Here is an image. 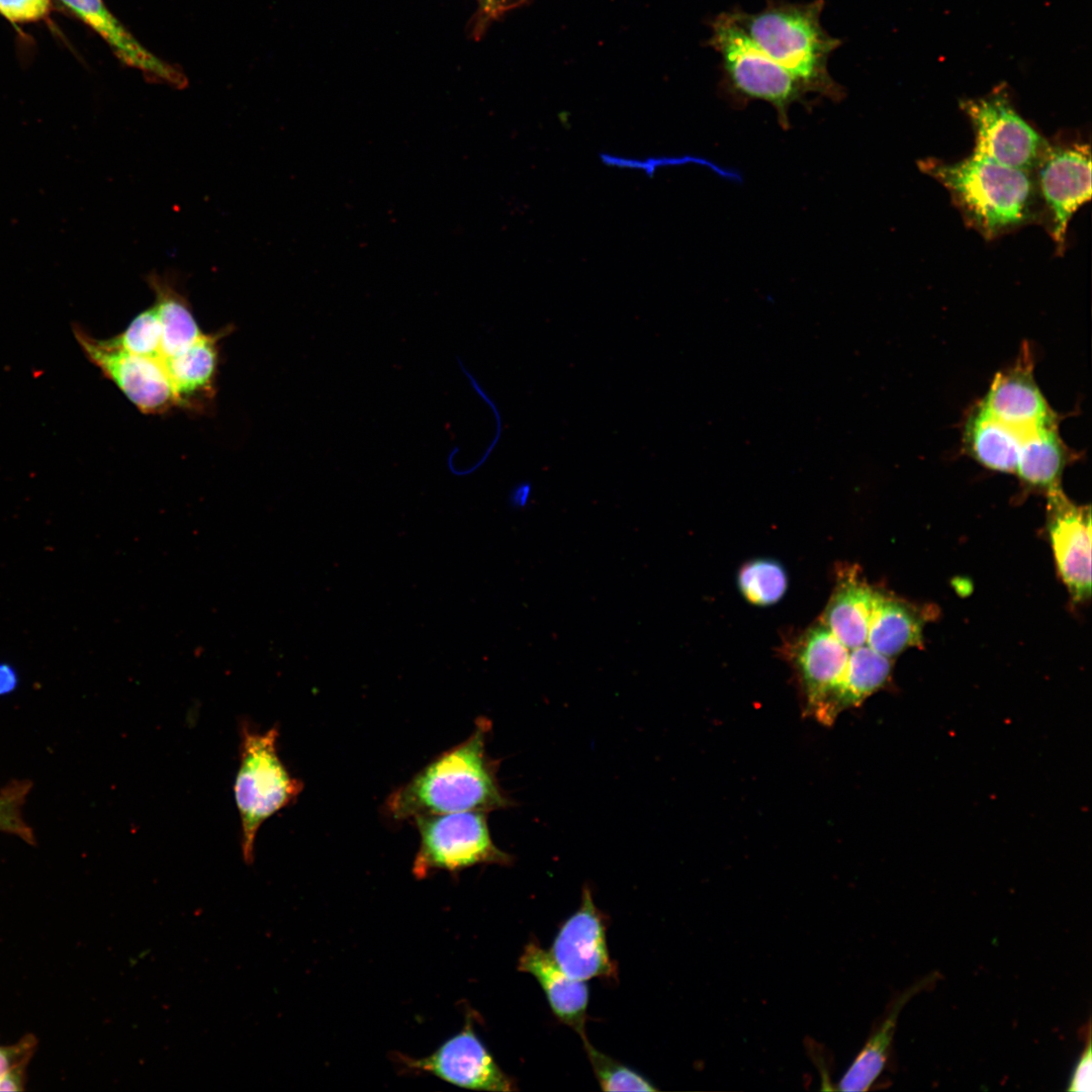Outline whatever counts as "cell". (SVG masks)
Returning <instances> with one entry per match:
<instances>
[{"label":"cell","instance_id":"9","mask_svg":"<svg viewBox=\"0 0 1092 1092\" xmlns=\"http://www.w3.org/2000/svg\"><path fill=\"white\" fill-rule=\"evenodd\" d=\"M75 336L84 354L102 374L146 415L164 414L178 402L162 364L132 354L109 339L97 340L82 330Z\"/></svg>","mask_w":1092,"mask_h":1092},{"label":"cell","instance_id":"32","mask_svg":"<svg viewBox=\"0 0 1092 1092\" xmlns=\"http://www.w3.org/2000/svg\"><path fill=\"white\" fill-rule=\"evenodd\" d=\"M519 1L520 0H484V2L486 3V7L491 9H496V5H499V7L502 8V6L506 5V3L508 2L509 5H511L512 3H519Z\"/></svg>","mask_w":1092,"mask_h":1092},{"label":"cell","instance_id":"22","mask_svg":"<svg viewBox=\"0 0 1092 1092\" xmlns=\"http://www.w3.org/2000/svg\"><path fill=\"white\" fill-rule=\"evenodd\" d=\"M922 626V619L911 607L880 592L871 622L870 644L892 659L907 648L921 645Z\"/></svg>","mask_w":1092,"mask_h":1092},{"label":"cell","instance_id":"6","mask_svg":"<svg viewBox=\"0 0 1092 1092\" xmlns=\"http://www.w3.org/2000/svg\"><path fill=\"white\" fill-rule=\"evenodd\" d=\"M240 731L234 795L241 822L243 859L252 864L260 827L297 798L302 784L290 775L279 757L276 727L260 732L243 723Z\"/></svg>","mask_w":1092,"mask_h":1092},{"label":"cell","instance_id":"2","mask_svg":"<svg viewBox=\"0 0 1092 1092\" xmlns=\"http://www.w3.org/2000/svg\"><path fill=\"white\" fill-rule=\"evenodd\" d=\"M490 727L488 720L479 719L465 741L439 755L396 789L386 802L390 817L404 820L510 807L512 800L497 780L496 761L485 750Z\"/></svg>","mask_w":1092,"mask_h":1092},{"label":"cell","instance_id":"14","mask_svg":"<svg viewBox=\"0 0 1092 1092\" xmlns=\"http://www.w3.org/2000/svg\"><path fill=\"white\" fill-rule=\"evenodd\" d=\"M75 16L98 33L124 65L139 70L147 80L182 89L187 78L178 67L144 47L108 10L103 0H59Z\"/></svg>","mask_w":1092,"mask_h":1092},{"label":"cell","instance_id":"4","mask_svg":"<svg viewBox=\"0 0 1092 1092\" xmlns=\"http://www.w3.org/2000/svg\"><path fill=\"white\" fill-rule=\"evenodd\" d=\"M921 168L948 190L966 220L987 238L1019 226L1033 215L1036 185L1030 171L974 152L960 162H923Z\"/></svg>","mask_w":1092,"mask_h":1092},{"label":"cell","instance_id":"19","mask_svg":"<svg viewBox=\"0 0 1092 1092\" xmlns=\"http://www.w3.org/2000/svg\"><path fill=\"white\" fill-rule=\"evenodd\" d=\"M153 291L156 311L161 328L160 362L189 347L201 337L200 330L186 296L168 275L153 271L146 276Z\"/></svg>","mask_w":1092,"mask_h":1092},{"label":"cell","instance_id":"15","mask_svg":"<svg viewBox=\"0 0 1092 1092\" xmlns=\"http://www.w3.org/2000/svg\"><path fill=\"white\" fill-rule=\"evenodd\" d=\"M998 373L980 406L996 420L1022 431L1055 425L1054 414L1037 387L1029 356Z\"/></svg>","mask_w":1092,"mask_h":1092},{"label":"cell","instance_id":"5","mask_svg":"<svg viewBox=\"0 0 1092 1092\" xmlns=\"http://www.w3.org/2000/svg\"><path fill=\"white\" fill-rule=\"evenodd\" d=\"M710 26L709 44L720 57L721 88L729 100L736 106L753 100L767 102L782 128L789 129L791 105L808 104L803 86L754 43L731 11L718 14Z\"/></svg>","mask_w":1092,"mask_h":1092},{"label":"cell","instance_id":"25","mask_svg":"<svg viewBox=\"0 0 1092 1092\" xmlns=\"http://www.w3.org/2000/svg\"><path fill=\"white\" fill-rule=\"evenodd\" d=\"M109 340L132 354L160 362L161 328L153 305L135 315L121 334Z\"/></svg>","mask_w":1092,"mask_h":1092},{"label":"cell","instance_id":"31","mask_svg":"<svg viewBox=\"0 0 1092 1092\" xmlns=\"http://www.w3.org/2000/svg\"><path fill=\"white\" fill-rule=\"evenodd\" d=\"M17 674L7 663H0V696L10 694L17 686Z\"/></svg>","mask_w":1092,"mask_h":1092},{"label":"cell","instance_id":"29","mask_svg":"<svg viewBox=\"0 0 1092 1092\" xmlns=\"http://www.w3.org/2000/svg\"><path fill=\"white\" fill-rule=\"evenodd\" d=\"M1090 1027H1091L1090 1026V1021H1088L1087 1026L1085 1027V1031H1086L1085 1032V1038H1086L1085 1046H1084V1049H1083V1051L1081 1053V1056L1079 1057V1060H1078V1062H1077V1064H1076V1066L1074 1068V1071H1073V1073L1071 1075V1079L1069 1081V1087L1067 1088L1068 1091H1076V1092H1090L1091 1091V1084H1092V1081H1091V1068H1092L1091 1054H1092V1052H1091V1028Z\"/></svg>","mask_w":1092,"mask_h":1092},{"label":"cell","instance_id":"30","mask_svg":"<svg viewBox=\"0 0 1092 1092\" xmlns=\"http://www.w3.org/2000/svg\"><path fill=\"white\" fill-rule=\"evenodd\" d=\"M532 486L531 483L524 481L515 485L509 494L510 506L514 509H524L528 506L531 498Z\"/></svg>","mask_w":1092,"mask_h":1092},{"label":"cell","instance_id":"17","mask_svg":"<svg viewBox=\"0 0 1092 1092\" xmlns=\"http://www.w3.org/2000/svg\"><path fill=\"white\" fill-rule=\"evenodd\" d=\"M518 969L537 980L558 1020L575 1030L582 1040L586 1039L588 991L585 982L568 976L536 940L524 947Z\"/></svg>","mask_w":1092,"mask_h":1092},{"label":"cell","instance_id":"1","mask_svg":"<svg viewBox=\"0 0 1092 1092\" xmlns=\"http://www.w3.org/2000/svg\"><path fill=\"white\" fill-rule=\"evenodd\" d=\"M823 612L783 647L798 684L805 717L831 726L853 708V687L861 665L877 651L869 635L880 590L856 566L841 565Z\"/></svg>","mask_w":1092,"mask_h":1092},{"label":"cell","instance_id":"26","mask_svg":"<svg viewBox=\"0 0 1092 1092\" xmlns=\"http://www.w3.org/2000/svg\"><path fill=\"white\" fill-rule=\"evenodd\" d=\"M30 785L14 782L0 793V830L13 833L27 842H33V834L21 818L20 809Z\"/></svg>","mask_w":1092,"mask_h":1092},{"label":"cell","instance_id":"12","mask_svg":"<svg viewBox=\"0 0 1092 1092\" xmlns=\"http://www.w3.org/2000/svg\"><path fill=\"white\" fill-rule=\"evenodd\" d=\"M1046 493L1056 565L1073 601L1083 603L1091 597V511L1071 502L1060 486Z\"/></svg>","mask_w":1092,"mask_h":1092},{"label":"cell","instance_id":"10","mask_svg":"<svg viewBox=\"0 0 1092 1092\" xmlns=\"http://www.w3.org/2000/svg\"><path fill=\"white\" fill-rule=\"evenodd\" d=\"M403 1070L430 1074L459 1087L485 1091H516V1083L495 1063L474 1032L471 1018L458 1033L425 1058L394 1053Z\"/></svg>","mask_w":1092,"mask_h":1092},{"label":"cell","instance_id":"8","mask_svg":"<svg viewBox=\"0 0 1092 1092\" xmlns=\"http://www.w3.org/2000/svg\"><path fill=\"white\" fill-rule=\"evenodd\" d=\"M975 132L974 153L999 164L1032 171L1048 142L1015 110L1005 90L962 103Z\"/></svg>","mask_w":1092,"mask_h":1092},{"label":"cell","instance_id":"3","mask_svg":"<svg viewBox=\"0 0 1092 1092\" xmlns=\"http://www.w3.org/2000/svg\"><path fill=\"white\" fill-rule=\"evenodd\" d=\"M824 5V0H766L758 12L734 8L731 13L754 43L793 75L807 94L838 102L844 97V89L831 77L828 61L841 39L822 26Z\"/></svg>","mask_w":1092,"mask_h":1092},{"label":"cell","instance_id":"21","mask_svg":"<svg viewBox=\"0 0 1092 1092\" xmlns=\"http://www.w3.org/2000/svg\"><path fill=\"white\" fill-rule=\"evenodd\" d=\"M1067 455L1055 425L1030 430L1022 439L1015 473L1027 485L1049 491L1060 486Z\"/></svg>","mask_w":1092,"mask_h":1092},{"label":"cell","instance_id":"18","mask_svg":"<svg viewBox=\"0 0 1092 1092\" xmlns=\"http://www.w3.org/2000/svg\"><path fill=\"white\" fill-rule=\"evenodd\" d=\"M940 975L932 972L896 995L880 1023L854 1058L837 1089L844 1092L867 1091L879 1079L890 1058L891 1046L902 1009L919 993L934 987Z\"/></svg>","mask_w":1092,"mask_h":1092},{"label":"cell","instance_id":"28","mask_svg":"<svg viewBox=\"0 0 1092 1092\" xmlns=\"http://www.w3.org/2000/svg\"><path fill=\"white\" fill-rule=\"evenodd\" d=\"M34 1044L33 1037L27 1036L17 1044L0 1045V1081L14 1070L24 1069Z\"/></svg>","mask_w":1092,"mask_h":1092},{"label":"cell","instance_id":"24","mask_svg":"<svg viewBox=\"0 0 1092 1092\" xmlns=\"http://www.w3.org/2000/svg\"><path fill=\"white\" fill-rule=\"evenodd\" d=\"M593 1071L604 1091H656L643 1076L598 1051L588 1039L582 1040Z\"/></svg>","mask_w":1092,"mask_h":1092},{"label":"cell","instance_id":"27","mask_svg":"<svg viewBox=\"0 0 1092 1092\" xmlns=\"http://www.w3.org/2000/svg\"><path fill=\"white\" fill-rule=\"evenodd\" d=\"M50 8L51 0H0V14L16 23L37 21Z\"/></svg>","mask_w":1092,"mask_h":1092},{"label":"cell","instance_id":"13","mask_svg":"<svg viewBox=\"0 0 1092 1092\" xmlns=\"http://www.w3.org/2000/svg\"><path fill=\"white\" fill-rule=\"evenodd\" d=\"M606 931V919L590 890L584 888L579 908L561 925L549 952L573 979H616L617 967L608 950Z\"/></svg>","mask_w":1092,"mask_h":1092},{"label":"cell","instance_id":"16","mask_svg":"<svg viewBox=\"0 0 1092 1092\" xmlns=\"http://www.w3.org/2000/svg\"><path fill=\"white\" fill-rule=\"evenodd\" d=\"M230 330L203 333L185 350L161 361L176 396L178 407L202 411L215 392L219 341Z\"/></svg>","mask_w":1092,"mask_h":1092},{"label":"cell","instance_id":"11","mask_svg":"<svg viewBox=\"0 0 1092 1092\" xmlns=\"http://www.w3.org/2000/svg\"><path fill=\"white\" fill-rule=\"evenodd\" d=\"M1035 169L1051 217V234L1062 249L1072 215L1091 197L1090 148L1084 144L1049 145Z\"/></svg>","mask_w":1092,"mask_h":1092},{"label":"cell","instance_id":"23","mask_svg":"<svg viewBox=\"0 0 1092 1092\" xmlns=\"http://www.w3.org/2000/svg\"><path fill=\"white\" fill-rule=\"evenodd\" d=\"M738 587L744 599L756 606L777 603L786 593L784 567L775 560L757 559L744 564L738 573Z\"/></svg>","mask_w":1092,"mask_h":1092},{"label":"cell","instance_id":"7","mask_svg":"<svg viewBox=\"0 0 1092 1092\" xmlns=\"http://www.w3.org/2000/svg\"><path fill=\"white\" fill-rule=\"evenodd\" d=\"M414 820L421 837L413 864L418 879L439 870L457 872L481 863L512 861V856L493 843L485 812H454Z\"/></svg>","mask_w":1092,"mask_h":1092},{"label":"cell","instance_id":"20","mask_svg":"<svg viewBox=\"0 0 1092 1092\" xmlns=\"http://www.w3.org/2000/svg\"><path fill=\"white\" fill-rule=\"evenodd\" d=\"M1027 432L1008 426L979 408L967 424L965 442L971 455L985 467L1015 473L1021 442Z\"/></svg>","mask_w":1092,"mask_h":1092}]
</instances>
